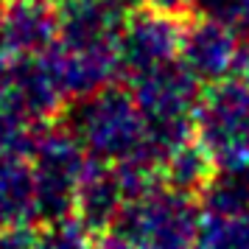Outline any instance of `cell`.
I'll list each match as a JSON object with an SVG mask.
<instances>
[{"mask_svg": "<svg viewBox=\"0 0 249 249\" xmlns=\"http://www.w3.org/2000/svg\"><path fill=\"white\" fill-rule=\"evenodd\" d=\"M65 126L81 143L87 157L101 162H121L135 154L160 157L157 148L148 140L146 118L140 112L132 90H121L109 84L92 95L73 101Z\"/></svg>", "mask_w": 249, "mask_h": 249, "instance_id": "obj_1", "label": "cell"}, {"mask_svg": "<svg viewBox=\"0 0 249 249\" xmlns=\"http://www.w3.org/2000/svg\"><path fill=\"white\" fill-rule=\"evenodd\" d=\"M199 84L179 59L129 79V90L146 118L148 140L162 160L171 148L193 137V112L202 98Z\"/></svg>", "mask_w": 249, "mask_h": 249, "instance_id": "obj_2", "label": "cell"}, {"mask_svg": "<svg viewBox=\"0 0 249 249\" xmlns=\"http://www.w3.org/2000/svg\"><path fill=\"white\" fill-rule=\"evenodd\" d=\"M202 213L191 193L165 182L132 196L115 221V232L137 249H193Z\"/></svg>", "mask_w": 249, "mask_h": 249, "instance_id": "obj_3", "label": "cell"}, {"mask_svg": "<svg viewBox=\"0 0 249 249\" xmlns=\"http://www.w3.org/2000/svg\"><path fill=\"white\" fill-rule=\"evenodd\" d=\"M193 140L215 171L249 168V87L241 79L207 84L193 112Z\"/></svg>", "mask_w": 249, "mask_h": 249, "instance_id": "obj_4", "label": "cell"}, {"mask_svg": "<svg viewBox=\"0 0 249 249\" xmlns=\"http://www.w3.org/2000/svg\"><path fill=\"white\" fill-rule=\"evenodd\" d=\"M31 165L36 177V210L39 224H53L76 215V191L87 168V151L68 126L45 124L36 132L31 148Z\"/></svg>", "mask_w": 249, "mask_h": 249, "instance_id": "obj_5", "label": "cell"}, {"mask_svg": "<svg viewBox=\"0 0 249 249\" xmlns=\"http://www.w3.org/2000/svg\"><path fill=\"white\" fill-rule=\"evenodd\" d=\"M247 51V36L235 25L210 17V14L185 17L179 39V62L202 84H215L238 73Z\"/></svg>", "mask_w": 249, "mask_h": 249, "instance_id": "obj_6", "label": "cell"}, {"mask_svg": "<svg viewBox=\"0 0 249 249\" xmlns=\"http://www.w3.org/2000/svg\"><path fill=\"white\" fill-rule=\"evenodd\" d=\"M182 25H185V17L137 6L129 14L121 39H118L121 73L126 79H132V76L148 73L160 65L179 59Z\"/></svg>", "mask_w": 249, "mask_h": 249, "instance_id": "obj_7", "label": "cell"}, {"mask_svg": "<svg viewBox=\"0 0 249 249\" xmlns=\"http://www.w3.org/2000/svg\"><path fill=\"white\" fill-rule=\"evenodd\" d=\"M42 56L68 101L92 95L121 76L118 48H70L53 42Z\"/></svg>", "mask_w": 249, "mask_h": 249, "instance_id": "obj_8", "label": "cell"}, {"mask_svg": "<svg viewBox=\"0 0 249 249\" xmlns=\"http://www.w3.org/2000/svg\"><path fill=\"white\" fill-rule=\"evenodd\" d=\"M129 202L126 188L112 162L87 160V168L81 174L79 191H76V218L90 230L92 235L109 232L118 215Z\"/></svg>", "mask_w": 249, "mask_h": 249, "instance_id": "obj_9", "label": "cell"}, {"mask_svg": "<svg viewBox=\"0 0 249 249\" xmlns=\"http://www.w3.org/2000/svg\"><path fill=\"white\" fill-rule=\"evenodd\" d=\"M9 56H42L59 39V17L45 0H17L0 14Z\"/></svg>", "mask_w": 249, "mask_h": 249, "instance_id": "obj_10", "label": "cell"}, {"mask_svg": "<svg viewBox=\"0 0 249 249\" xmlns=\"http://www.w3.org/2000/svg\"><path fill=\"white\" fill-rule=\"evenodd\" d=\"M34 224H39L34 165L25 154H6L0 157V227Z\"/></svg>", "mask_w": 249, "mask_h": 249, "instance_id": "obj_11", "label": "cell"}, {"mask_svg": "<svg viewBox=\"0 0 249 249\" xmlns=\"http://www.w3.org/2000/svg\"><path fill=\"white\" fill-rule=\"evenodd\" d=\"M215 174L213 160L207 157L196 140H185L177 148H171L165 160H162V182L182 193H202V188L210 182V177Z\"/></svg>", "mask_w": 249, "mask_h": 249, "instance_id": "obj_12", "label": "cell"}, {"mask_svg": "<svg viewBox=\"0 0 249 249\" xmlns=\"http://www.w3.org/2000/svg\"><path fill=\"white\" fill-rule=\"evenodd\" d=\"M204 213L230 215L249 210V174L247 171H215L202 188Z\"/></svg>", "mask_w": 249, "mask_h": 249, "instance_id": "obj_13", "label": "cell"}, {"mask_svg": "<svg viewBox=\"0 0 249 249\" xmlns=\"http://www.w3.org/2000/svg\"><path fill=\"white\" fill-rule=\"evenodd\" d=\"M193 249H249V210L230 215L204 213Z\"/></svg>", "mask_w": 249, "mask_h": 249, "instance_id": "obj_14", "label": "cell"}, {"mask_svg": "<svg viewBox=\"0 0 249 249\" xmlns=\"http://www.w3.org/2000/svg\"><path fill=\"white\" fill-rule=\"evenodd\" d=\"M34 249H92V232L79 218L53 221L36 235Z\"/></svg>", "mask_w": 249, "mask_h": 249, "instance_id": "obj_15", "label": "cell"}, {"mask_svg": "<svg viewBox=\"0 0 249 249\" xmlns=\"http://www.w3.org/2000/svg\"><path fill=\"white\" fill-rule=\"evenodd\" d=\"M196 9H202V14H210V17L235 25L249 42V0H199Z\"/></svg>", "mask_w": 249, "mask_h": 249, "instance_id": "obj_16", "label": "cell"}, {"mask_svg": "<svg viewBox=\"0 0 249 249\" xmlns=\"http://www.w3.org/2000/svg\"><path fill=\"white\" fill-rule=\"evenodd\" d=\"M34 230L31 227H3L0 230V249H34Z\"/></svg>", "mask_w": 249, "mask_h": 249, "instance_id": "obj_17", "label": "cell"}, {"mask_svg": "<svg viewBox=\"0 0 249 249\" xmlns=\"http://www.w3.org/2000/svg\"><path fill=\"white\" fill-rule=\"evenodd\" d=\"M140 6L154 9V12H165L174 17H191L199 6V0H137Z\"/></svg>", "mask_w": 249, "mask_h": 249, "instance_id": "obj_18", "label": "cell"}, {"mask_svg": "<svg viewBox=\"0 0 249 249\" xmlns=\"http://www.w3.org/2000/svg\"><path fill=\"white\" fill-rule=\"evenodd\" d=\"M92 249H137L135 244H129L124 235H118L115 230L101 232L98 238H92Z\"/></svg>", "mask_w": 249, "mask_h": 249, "instance_id": "obj_19", "label": "cell"}, {"mask_svg": "<svg viewBox=\"0 0 249 249\" xmlns=\"http://www.w3.org/2000/svg\"><path fill=\"white\" fill-rule=\"evenodd\" d=\"M238 79L249 87V51H247V56H244V62H241V68H238Z\"/></svg>", "mask_w": 249, "mask_h": 249, "instance_id": "obj_20", "label": "cell"}, {"mask_svg": "<svg viewBox=\"0 0 249 249\" xmlns=\"http://www.w3.org/2000/svg\"><path fill=\"white\" fill-rule=\"evenodd\" d=\"M247 174H249V168H247Z\"/></svg>", "mask_w": 249, "mask_h": 249, "instance_id": "obj_21", "label": "cell"}, {"mask_svg": "<svg viewBox=\"0 0 249 249\" xmlns=\"http://www.w3.org/2000/svg\"><path fill=\"white\" fill-rule=\"evenodd\" d=\"M0 230H3V227H0Z\"/></svg>", "mask_w": 249, "mask_h": 249, "instance_id": "obj_22", "label": "cell"}, {"mask_svg": "<svg viewBox=\"0 0 249 249\" xmlns=\"http://www.w3.org/2000/svg\"><path fill=\"white\" fill-rule=\"evenodd\" d=\"M45 3H48V0H45Z\"/></svg>", "mask_w": 249, "mask_h": 249, "instance_id": "obj_23", "label": "cell"}]
</instances>
